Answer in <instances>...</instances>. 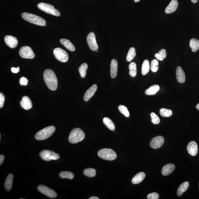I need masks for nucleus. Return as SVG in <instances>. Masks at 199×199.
Returning a JSON list of instances; mask_svg holds the SVG:
<instances>
[{
	"label": "nucleus",
	"mask_w": 199,
	"mask_h": 199,
	"mask_svg": "<svg viewBox=\"0 0 199 199\" xmlns=\"http://www.w3.org/2000/svg\"><path fill=\"white\" fill-rule=\"evenodd\" d=\"M44 81L49 89L55 91L58 87V80L55 73L50 69L46 70L44 73Z\"/></svg>",
	"instance_id": "nucleus-1"
},
{
	"label": "nucleus",
	"mask_w": 199,
	"mask_h": 199,
	"mask_svg": "<svg viewBox=\"0 0 199 199\" xmlns=\"http://www.w3.org/2000/svg\"><path fill=\"white\" fill-rule=\"evenodd\" d=\"M22 18L25 20L33 24L39 26H46V22L45 19L40 17L29 13L24 12L22 14Z\"/></svg>",
	"instance_id": "nucleus-2"
},
{
	"label": "nucleus",
	"mask_w": 199,
	"mask_h": 199,
	"mask_svg": "<svg viewBox=\"0 0 199 199\" xmlns=\"http://www.w3.org/2000/svg\"><path fill=\"white\" fill-rule=\"evenodd\" d=\"M85 138V134L82 130L79 128L73 129L69 137V141L71 144H76L82 141Z\"/></svg>",
	"instance_id": "nucleus-3"
},
{
	"label": "nucleus",
	"mask_w": 199,
	"mask_h": 199,
	"mask_svg": "<svg viewBox=\"0 0 199 199\" xmlns=\"http://www.w3.org/2000/svg\"><path fill=\"white\" fill-rule=\"evenodd\" d=\"M55 130V127L53 126L46 127L37 132L35 136V139L39 141L47 139L53 134Z\"/></svg>",
	"instance_id": "nucleus-4"
},
{
	"label": "nucleus",
	"mask_w": 199,
	"mask_h": 199,
	"mask_svg": "<svg viewBox=\"0 0 199 199\" xmlns=\"http://www.w3.org/2000/svg\"><path fill=\"white\" fill-rule=\"evenodd\" d=\"M98 155L100 158L107 160H113L117 157L116 153L110 149H102L98 151Z\"/></svg>",
	"instance_id": "nucleus-5"
},
{
	"label": "nucleus",
	"mask_w": 199,
	"mask_h": 199,
	"mask_svg": "<svg viewBox=\"0 0 199 199\" xmlns=\"http://www.w3.org/2000/svg\"><path fill=\"white\" fill-rule=\"evenodd\" d=\"M37 7L39 9L44 12L51 15L60 16V13L58 10L54 8V6L50 4L45 3H40L37 5Z\"/></svg>",
	"instance_id": "nucleus-6"
},
{
	"label": "nucleus",
	"mask_w": 199,
	"mask_h": 199,
	"mask_svg": "<svg viewBox=\"0 0 199 199\" xmlns=\"http://www.w3.org/2000/svg\"><path fill=\"white\" fill-rule=\"evenodd\" d=\"M40 157L43 160L49 161L58 160L60 158L59 155L52 151L44 150L40 153Z\"/></svg>",
	"instance_id": "nucleus-7"
},
{
	"label": "nucleus",
	"mask_w": 199,
	"mask_h": 199,
	"mask_svg": "<svg viewBox=\"0 0 199 199\" xmlns=\"http://www.w3.org/2000/svg\"><path fill=\"white\" fill-rule=\"evenodd\" d=\"M54 55L59 61L66 62L68 61L69 56L66 52L61 48H56L54 50Z\"/></svg>",
	"instance_id": "nucleus-8"
},
{
	"label": "nucleus",
	"mask_w": 199,
	"mask_h": 199,
	"mask_svg": "<svg viewBox=\"0 0 199 199\" xmlns=\"http://www.w3.org/2000/svg\"><path fill=\"white\" fill-rule=\"evenodd\" d=\"M19 53L21 57L23 58L31 59L34 58L35 56L33 50L29 46H24L21 48Z\"/></svg>",
	"instance_id": "nucleus-9"
},
{
	"label": "nucleus",
	"mask_w": 199,
	"mask_h": 199,
	"mask_svg": "<svg viewBox=\"0 0 199 199\" xmlns=\"http://www.w3.org/2000/svg\"><path fill=\"white\" fill-rule=\"evenodd\" d=\"M87 41L90 49L92 51H97L98 49V47L97 41H96L95 33L92 32L89 33L87 36Z\"/></svg>",
	"instance_id": "nucleus-10"
},
{
	"label": "nucleus",
	"mask_w": 199,
	"mask_h": 199,
	"mask_svg": "<svg viewBox=\"0 0 199 199\" xmlns=\"http://www.w3.org/2000/svg\"><path fill=\"white\" fill-rule=\"evenodd\" d=\"M37 189L41 193L45 195L50 198H55L57 196V194L53 190L51 189L47 186L44 185H39L37 188Z\"/></svg>",
	"instance_id": "nucleus-11"
},
{
	"label": "nucleus",
	"mask_w": 199,
	"mask_h": 199,
	"mask_svg": "<svg viewBox=\"0 0 199 199\" xmlns=\"http://www.w3.org/2000/svg\"><path fill=\"white\" fill-rule=\"evenodd\" d=\"M165 139L162 136H158L152 139L150 143V147L153 149L160 148L164 143Z\"/></svg>",
	"instance_id": "nucleus-12"
},
{
	"label": "nucleus",
	"mask_w": 199,
	"mask_h": 199,
	"mask_svg": "<svg viewBox=\"0 0 199 199\" xmlns=\"http://www.w3.org/2000/svg\"><path fill=\"white\" fill-rule=\"evenodd\" d=\"M187 150L191 155L195 156L198 153V147L197 144L195 141H192L188 144L187 146Z\"/></svg>",
	"instance_id": "nucleus-13"
},
{
	"label": "nucleus",
	"mask_w": 199,
	"mask_h": 199,
	"mask_svg": "<svg viewBox=\"0 0 199 199\" xmlns=\"http://www.w3.org/2000/svg\"><path fill=\"white\" fill-rule=\"evenodd\" d=\"M4 40L6 45L11 49L16 48L18 45L17 39L11 35H7L5 36Z\"/></svg>",
	"instance_id": "nucleus-14"
},
{
	"label": "nucleus",
	"mask_w": 199,
	"mask_h": 199,
	"mask_svg": "<svg viewBox=\"0 0 199 199\" xmlns=\"http://www.w3.org/2000/svg\"><path fill=\"white\" fill-rule=\"evenodd\" d=\"M97 89V86L96 85H94L89 89H88L85 94L84 99L85 102L88 101L93 97L95 94Z\"/></svg>",
	"instance_id": "nucleus-15"
},
{
	"label": "nucleus",
	"mask_w": 199,
	"mask_h": 199,
	"mask_svg": "<svg viewBox=\"0 0 199 199\" xmlns=\"http://www.w3.org/2000/svg\"><path fill=\"white\" fill-rule=\"evenodd\" d=\"M20 105L23 108L26 110H30L32 107L31 100L26 96H24L22 98V101L20 102Z\"/></svg>",
	"instance_id": "nucleus-16"
},
{
	"label": "nucleus",
	"mask_w": 199,
	"mask_h": 199,
	"mask_svg": "<svg viewBox=\"0 0 199 199\" xmlns=\"http://www.w3.org/2000/svg\"><path fill=\"white\" fill-rule=\"evenodd\" d=\"M176 77L179 83H182L185 82L186 81L185 73L181 66H178L176 69Z\"/></svg>",
	"instance_id": "nucleus-17"
},
{
	"label": "nucleus",
	"mask_w": 199,
	"mask_h": 199,
	"mask_svg": "<svg viewBox=\"0 0 199 199\" xmlns=\"http://www.w3.org/2000/svg\"><path fill=\"white\" fill-rule=\"evenodd\" d=\"M175 169V165L171 164V163H169V164L165 165L162 169V174L164 176L169 175L174 171Z\"/></svg>",
	"instance_id": "nucleus-18"
},
{
	"label": "nucleus",
	"mask_w": 199,
	"mask_h": 199,
	"mask_svg": "<svg viewBox=\"0 0 199 199\" xmlns=\"http://www.w3.org/2000/svg\"><path fill=\"white\" fill-rule=\"evenodd\" d=\"M118 72V62L115 59H113L111 61L110 65L111 76L112 78H116Z\"/></svg>",
	"instance_id": "nucleus-19"
},
{
	"label": "nucleus",
	"mask_w": 199,
	"mask_h": 199,
	"mask_svg": "<svg viewBox=\"0 0 199 199\" xmlns=\"http://www.w3.org/2000/svg\"><path fill=\"white\" fill-rule=\"evenodd\" d=\"M178 5L179 3L177 0H172L165 9V13L169 14L175 12L177 9Z\"/></svg>",
	"instance_id": "nucleus-20"
},
{
	"label": "nucleus",
	"mask_w": 199,
	"mask_h": 199,
	"mask_svg": "<svg viewBox=\"0 0 199 199\" xmlns=\"http://www.w3.org/2000/svg\"><path fill=\"white\" fill-rule=\"evenodd\" d=\"M13 178V176L12 174H9L6 178L4 186L6 190L8 191L12 189Z\"/></svg>",
	"instance_id": "nucleus-21"
},
{
	"label": "nucleus",
	"mask_w": 199,
	"mask_h": 199,
	"mask_svg": "<svg viewBox=\"0 0 199 199\" xmlns=\"http://www.w3.org/2000/svg\"><path fill=\"white\" fill-rule=\"evenodd\" d=\"M145 177V174L144 172H140L136 175L132 180V183L133 184H137L141 183L144 181Z\"/></svg>",
	"instance_id": "nucleus-22"
},
{
	"label": "nucleus",
	"mask_w": 199,
	"mask_h": 199,
	"mask_svg": "<svg viewBox=\"0 0 199 199\" xmlns=\"http://www.w3.org/2000/svg\"><path fill=\"white\" fill-rule=\"evenodd\" d=\"M60 43L63 45L66 49L70 51L74 52L75 51V48L74 45L69 40L63 39H60Z\"/></svg>",
	"instance_id": "nucleus-23"
},
{
	"label": "nucleus",
	"mask_w": 199,
	"mask_h": 199,
	"mask_svg": "<svg viewBox=\"0 0 199 199\" xmlns=\"http://www.w3.org/2000/svg\"><path fill=\"white\" fill-rule=\"evenodd\" d=\"M189 183L188 181L184 182L179 186L177 191V195L178 196H182L184 192H186L189 187Z\"/></svg>",
	"instance_id": "nucleus-24"
},
{
	"label": "nucleus",
	"mask_w": 199,
	"mask_h": 199,
	"mask_svg": "<svg viewBox=\"0 0 199 199\" xmlns=\"http://www.w3.org/2000/svg\"><path fill=\"white\" fill-rule=\"evenodd\" d=\"M159 89H160V87L159 85H153L146 90L145 93L147 95H154L159 91Z\"/></svg>",
	"instance_id": "nucleus-25"
},
{
	"label": "nucleus",
	"mask_w": 199,
	"mask_h": 199,
	"mask_svg": "<svg viewBox=\"0 0 199 199\" xmlns=\"http://www.w3.org/2000/svg\"><path fill=\"white\" fill-rule=\"evenodd\" d=\"M190 47L192 51L196 52L199 49V41L197 39L193 38L190 41Z\"/></svg>",
	"instance_id": "nucleus-26"
},
{
	"label": "nucleus",
	"mask_w": 199,
	"mask_h": 199,
	"mask_svg": "<svg viewBox=\"0 0 199 199\" xmlns=\"http://www.w3.org/2000/svg\"><path fill=\"white\" fill-rule=\"evenodd\" d=\"M150 69L149 62L147 60H144L142 67V74L143 75L147 74Z\"/></svg>",
	"instance_id": "nucleus-27"
},
{
	"label": "nucleus",
	"mask_w": 199,
	"mask_h": 199,
	"mask_svg": "<svg viewBox=\"0 0 199 199\" xmlns=\"http://www.w3.org/2000/svg\"><path fill=\"white\" fill-rule=\"evenodd\" d=\"M103 122L107 128L112 131H114L115 129V126L113 122L108 117H105L103 119Z\"/></svg>",
	"instance_id": "nucleus-28"
},
{
	"label": "nucleus",
	"mask_w": 199,
	"mask_h": 199,
	"mask_svg": "<svg viewBox=\"0 0 199 199\" xmlns=\"http://www.w3.org/2000/svg\"><path fill=\"white\" fill-rule=\"evenodd\" d=\"M129 74L132 77H135L137 74V65L134 62H132L129 65Z\"/></svg>",
	"instance_id": "nucleus-29"
},
{
	"label": "nucleus",
	"mask_w": 199,
	"mask_h": 199,
	"mask_svg": "<svg viewBox=\"0 0 199 199\" xmlns=\"http://www.w3.org/2000/svg\"><path fill=\"white\" fill-rule=\"evenodd\" d=\"M88 65L86 63H83L79 68V71L81 78H85L86 75Z\"/></svg>",
	"instance_id": "nucleus-30"
},
{
	"label": "nucleus",
	"mask_w": 199,
	"mask_h": 199,
	"mask_svg": "<svg viewBox=\"0 0 199 199\" xmlns=\"http://www.w3.org/2000/svg\"><path fill=\"white\" fill-rule=\"evenodd\" d=\"M60 177L62 179H68L72 180L74 179V175L70 171H63L60 173Z\"/></svg>",
	"instance_id": "nucleus-31"
},
{
	"label": "nucleus",
	"mask_w": 199,
	"mask_h": 199,
	"mask_svg": "<svg viewBox=\"0 0 199 199\" xmlns=\"http://www.w3.org/2000/svg\"><path fill=\"white\" fill-rule=\"evenodd\" d=\"M167 53L166 50L164 49L161 50L159 51L158 53H157L155 54V57L157 60L160 61H162L164 58L166 57Z\"/></svg>",
	"instance_id": "nucleus-32"
},
{
	"label": "nucleus",
	"mask_w": 199,
	"mask_h": 199,
	"mask_svg": "<svg viewBox=\"0 0 199 199\" xmlns=\"http://www.w3.org/2000/svg\"><path fill=\"white\" fill-rule=\"evenodd\" d=\"M136 55L135 49L134 48L131 47L129 50L127 56V60L128 62H130L135 57Z\"/></svg>",
	"instance_id": "nucleus-33"
},
{
	"label": "nucleus",
	"mask_w": 199,
	"mask_h": 199,
	"mask_svg": "<svg viewBox=\"0 0 199 199\" xmlns=\"http://www.w3.org/2000/svg\"><path fill=\"white\" fill-rule=\"evenodd\" d=\"M83 174L89 177H95L96 175V172L95 169L87 168L83 171Z\"/></svg>",
	"instance_id": "nucleus-34"
},
{
	"label": "nucleus",
	"mask_w": 199,
	"mask_h": 199,
	"mask_svg": "<svg viewBox=\"0 0 199 199\" xmlns=\"http://www.w3.org/2000/svg\"><path fill=\"white\" fill-rule=\"evenodd\" d=\"M172 113V111L171 110L162 108L160 110V114L163 117H169L171 116Z\"/></svg>",
	"instance_id": "nucleus-35"
},
{
	"label": "nucleus",
	"mask_w": 199,
	"mask_h": 199,
	"mask_svg": "<svg viewBox=\"0 0 199 199\" xmlns=\"http://www.w3.org/2000/svg\"><path fill=\"white\" fill-rule=\"evenodd\" d=\"M158 64V61L154 59L152 60L150 65V69L152 72H156L158 71L159 69Z\"/></svg>",
	"instance_id": "nucleus-36"
},
{
	"label": "nucleus",
	"mask_w": 199,
	"mask_h": 199,
	"mask_svg": "<svg viewBox=\"0 0 199 199\" xmlns=\"http://www.w3.org/2000/svg\"><path fill=\"white\" fill-rule=\"evenodd\" d=\"M118 110L123 114L127 117L129 116V113L126 107L123 105H119L118 107Z\"/></svg>",
	"instance_id": "nucleus-37"
},
{
	"label": "nucleus",
	"mask_w": 199,
	"mask_h": 199,
	"mask_svg": "<svg viewBox=\"0 0 199 199\" xmlns=\"http://www.w3.org/2000/svg\"><path fill=\"white\" fill-rule=\"evenodd\" d=\"M150 116L151 121L154 124H158L160 122V119L159 117L154 113H152Z\"/></svg>",
	"instance_id": "nucleus-38"
},
{
	"label": "nucleus",
	"mask_w": 199,
	"mask_h": 199,
	"mask_svg": "<svg viewBox=\"0 0 199 199\" xmlns=\"http://www.w3.org/2000/svg\"><path fill=\"white\" fill-rule=\"evenodd\" d=\"M159 197V194L155 192L149 194L147 196L148 199H158Z\"/></svg>",
	"instance_id": "nucleus-39"
},
{
	"label": "nucleus",
	"mask_w": 199,
	"mask_h": 199,
	"mask_svg": "<svg viewBox=\"0 0 199 199\" xmlns=\"http://www.w3.org/2000/svg\"><path fill=\"white\" fill-rule=\"evenodd\" d=\"M28 80L26 77H23L20 80V83L21 85L26 86L28 85Z\"/></svg>",
	"instance_id": "nucleus-40"
},
{
	"label": "nucleus",
	"mask_w": 199,
	"mask_h": 199,
	"mask_svg": "<svg viewBox=\"0 0 199 199\" xmlns=\"http://www.w3.org/2000/svg\"><path fill=\"white\" fill-rule=\"evenodd\" d=\"M5 101V97L3 93H0V108L3 107Z\"/></svg>",
	"instance_id": "nucleus-41"
},
{
	"label": "nucleus",
	"mask_w": 199,
	"mask_h": 199,
	"mask_svg": "<svg viewBox=\"0 0 199 199\" xmlns=\"http://www.w3.org/2000/svg\"><path fill=\"white\" fill-rule=\"evenodd\" d=\"M11 71L12 73L14 74H16V73H18L20 71V68L19 67H18L17 68H15L14 67H12L11 68Z\"/></svg>",
	"instance_id": "nucleus-42"
},
{
	"label": "nucleus",
	"mask_w": 199,
	"mask_h": 199,
	"mask_svg": "<svg viewBox=\"0 0 199 199\" xmlns=\"http://www.w3.org/2000/svg\"><path fill=\"white\" fill-rule=\"evenodd\" d=\"M4 158H5V156H4L3 155L1 154V155H0V165H1L3 164Z\"/></svg>",
	"instance_id": "nucleus-43"
},
{
	"label": "nucleus",
	"mask_w": 199,
	"mask_h": 199,
	"mask_svg": "<svg viewBox=\"0 0 199 199\" xmlns=\"http://www.w3.org/2000/svg\"><path fill=\"white\" fill-rule=\"evenodd\" d=\"M99 198L96 196H92L89 198V199H99Z\"/></svg>",
	"instance_id": "nucleus-44"
},
{
	"label": "nucleus",
	"mask_w": 199,
	"mask_h": 199,
	"mask_svg": "<svg viewBox=\"0 0 199 199\" xmlns=\"http://www.w3.org/2000/svg\"><path fill=\"white\" fill-rule=\"evenodd\" d=\"M191 2L193 3H196L198 2V0H191Z\"/></svg>",
	"instance_id": "nucleus-45"
},
{
	"label": "nucleus",
	"mask_w": 199,
	"mask_h": 199,
	"mask_svg": "<svg viewBox=\"0 0 199 199\" xmlns=\"http://www.w3.org/2000/svg\"><path fill=\"white\" fill-rule=\"evenodd\" d=\"M196 109L199 111V103L196 105Z\"/></svg>",
	"instance_id": "nucleus-46"
},
{
	"label": "nucleus",
	"mask_w": 199,
	"mask_h": 199,
	"mask_svg": "<svg viewBox=\"0 0 199 199\" xmlns=\"http://www.w3.org/2000/svg\"><path fill=\"white\" fill-rule=\"evenodd\" d=\"M140 1H141V0H134V1L136 3H138V2H139Z\"/></svg>",
	"instance_id": "nucleus-47"
},
{
	"label": "nucleus",
	"mask_w": 199,
	"mask_h": 199,
	"mask_svg": "<svg viewBox=\"0 0 199 199\" xmlns=\"http://www.w3.org/2000/svg\"></svg>",
	"instance_id": "nucleus-48"
}]
</instances>
